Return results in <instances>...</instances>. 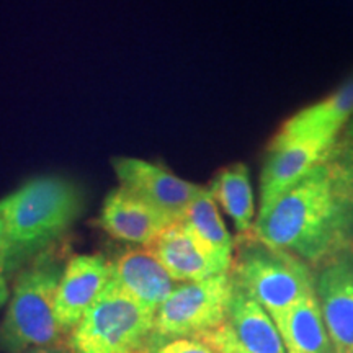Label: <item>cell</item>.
Masks as SVG:
<instances>
[{
	"label": "cell",
	"mask_w": 353,
	"mask_h": 353,
	"mask_svg": "<svg viewBox=\"0 0 353 353\" xmlns=\"http://www.w3.org/2000/svg\"><path fill=\"white\" fill-rule=\"evenodd\" d=\"M228 324L247 353H286L275 321L236 281Z\"/></svg>",
	"instance_id": "15"
},
{
	"label": "cell",
	"mask_w": 353,
	"mask_h": 353,
	"mask_svg": "<svg viewBox=\"0 0 353 353\" xmlns=\"http://www.w3.org/2000/svg\"><path fill=\"white\" fill-rule=\"evenodd\" d=\"M112 280L154 314L179 285L148 247L126 250L112 262Z\"/></svg>",
	"instance_id": "11"
},
{
	"label": "cell",
	"mask_w": 353,
	"mask_h": 353,
	"mask_svg": "<svg viewBox=\"0 0 353 353\" xmlns=\"http://www.w3.org/2000/svg\"><path fill=\"white\" fill-rule=\"evenodd\" d=\"M332 148L314 141L291 138L275 132L267 148L262 174H260V206L262 213L283 193L294 187L304 175L327 161Z\"/></svg>",
	"instance_id": "8"
},
{
	"label": "cell",
	"mask_w": 353,
	"mask_h": 353,
	"mask_svg": "<svg viewBox=\"0 0 353 353\" xmlns=\"http://www.w3.org/2000/svg\"><path fill=\"white\" fill-rule=\"evenodd\" d=\"M183 223L195 234L201 245L208 250L216 263L224 272H231L236 239L229 234L218 210V203L211 195L208 187H203L201 192L190 203Z\"/></svg>",
	"instance_id": "17"
},
{
	"label": "cell",
	"mask_w": 353,
	"mask_h": 353,
	"mask_svg": "<svg viewBox=\"0 0 353 353\" xmlns=\"http://www.w3.org/2000/svg\"><path fill=\"white\" fill-rule=\"evenodd\" d=\"M327 162L353 196V143L339 139L329 154Z\"/></svg>",
	"instance_id": "19"
},
{
	"label": "cell",
	"mask_w": 353,
	"mask_h": 353,
	"mask_svg": "<svg viewBox=\"0 0 353 353\" xmlns=\"http://www.w3.org/2000/svg\"><path fill=\"white\" fill-rule=\"evenodd\" d=\"M252 234L307 265L353 252V196L327 161L257 213Z\"/></svg>",
	"instance_id": "1"
},
{
	"label": "cell",
	"mask_w": 353,
	"mask_h": 353,
	"mask_svg": "<svg viewBox=\"0 0 353 353\" xmlns=\"http://www.w3.org/2000/svg\"><path fill=\"white\" fill-rule=\"evenodd\" d=\"M149 353H218L213 347L203 342L201 339L187 337V339H174V341H165L157 343L151 348Z\"/></svg>",
	"instance_id": "21"
},
{
	"label": "cell",
	"mask_w": 353,
	"mask_h": 353,
	"mask_svg": "<svg viewBox=\"0 0 353 353\" xmlns=\"http://www.w3.org/2000/svg\"><path fill=\"white\" fill-rule=\"evenodd\" d=\"M341 141H345V143H353V114L350 118V121L347 123L345 130L342 131V136L339 138Z\"/></svg>",
	"instance_id": "25"
},
{
	"label": "cell",
	"mask_w": 353,
	"mask_h": 353,
	"mask_svg": "<svg viewBox=\"0 0 353 353\" xmlns=\"http://www.w3.org/2000/svg\"><path fill=\"white\" fill-rule=\"evenodd\" d=\"M154 317L126 291L110 280L76 329L69 334L72 353H149Z\"/></svg>",
	"instance_id": "5"
},
{
	"label": "cell",
	"mask_w": 353,
	"mask_h": 353,
	"mask_svg": "<svg viewBox=\"0 0 353 353\" xmlns=\"http://www.w3.org/2000/svg\"><path fill=\"white\" fill-rule=\"evenodd\" d=\"M118 187L128 190L167 216L182 221L190 203L201 192V185L187 182L165 167L134 157H114L112 161Z\"/></svg>",
	"instance_id": "7"
},
{
	"label": "cell",
	"mask_w": 353,
	"mask_h": 353,
	"mask_svg": "<svg viewBox=\"0 0 353 353\" xmlns=\"http://www.w3.org/2000/svg\"><path fill=\"white\" fill-rule=\"evenodd\" d=\"M229 273L273 321L316 291V276L306 262L265 244L252 232L237 236Z\"/></svg>",
	"instance_id": "4"
},
{
	"label": "cell",
	"mask_w": 353,
	"mask_h": 353,
	"mask_svg": "<svg viewBox=\"0 0 353 353\" xmlns=\"http://www.w3.org/2000/svg\"><path fill=\"white\" fill-rule=\"evenodd\" d=\"M353 114V76L332 94L290 117L278 132L334 148Z\"/></svg>",
	"instance_id": "13"
},
{
	"label": "cell",
	"mask_w": 353,
	"mask_h": 353,
	"mask_svg": "<svg viewBox=\"0 0 353 353\" xmlns=\"http://www.w3.org/2000/svg\"><path fill=\"white\" fill-rule=\"evenodd\" d=\"M234 281L231 273L179 283L154 317V341L200 337L228 324Z\"/></svg>",
	"instance_id": "6"
},
{
	"label": "cell",
	"mask_w": 353,
	"mask_h": 353,
	"mask_svg": "<svg viewBox=\"0 0 353 353\" xmlns=\"http://www.w3.org/2000/svg\"><path fill=\"white\" fill-rule=\"evenodd\" d=\"M167 272L175 278L179 283L187 281H200L206 278L221 275L223 268L216 263L208 250L201 245L195 234L183 221H175L167 226L151 244L145 245Z\"/></svg>",
	"instance_id": "14"
},
{
	"label": "cell",
	"mask_w": 353,
	"mask_h": 353,
	"mask_svg": "<svg viewBox=\"0 0 353 353\" xmlns=\"http://www.w3.org/2000/svg\"><path fill=\"white\" fill-rule=\"evenodd\" d=\"M316 294L335 353H353V252L321 267Z\"/></svg>",
	"instance_id": "10"
},
{
	"label": "cell",
	"mask_w": 353,
	"mask_h": 353,
	"mask_svg": "<svg viewBox=\"0 0 353 353\" xmlns=\"http://www.w3.org/2000/svg\"><path fill=\"white\" fill-rule=\"evenodd\" d=\"M112 280V262L99 254H81L64 265L54 314L59 329L70 334Z\"/></svg>",
	"instance_id": "9"
},
{
	"label": "cell",
	"mask_w": 353,
	"mask_h": 353,
	"mask_svg": "<svg viewBox=\"0 0 353 353\" xmlns=\"http://www.w3.org/2000/svg\"><path fill=\"white\" fill-rule=\"evenodd\" d=\"M196 339H201L203 342L213 347L218 353H247L245 348L236 339V335H234L229 324L221 325L219 329L211 330L208 334H203Z\"/></svg>",
	"instance_id": "20"
},
{
	"label": "cell",
	"mask_w": 353,
	"mask_h": 353,
	"mask_svg": "<svg viewBox=\"0 0 353 353\" xmlns=\"http://www.w3.org/2000/svg\"><path fill=\"white\" fill-rule=\"evenodd\" d=\"M286 353H335L316 291L275 319Z\"/></svg>",
	"instance_id": "16"
},
{
	"label": "cell",
	"mask_w": 353,
	"mask_h": 353,
	"mask_svg": "<svg viewBox=\"0 0 353 353\" xmlns=\"http://www.w3.org/2000/svg\"><path fill=\"white\" fill-rule=\"evenodd\" d=\"M8 299H10V290H8L7 278L3 273H0V307H2Z\"/></svg>",
	"instance_id": "23"
},
{
	"label": "cell",
	"mask_w": 353,
	"mask_h": 353,
	"mask_svg": "<svg viewBox=\"0 0 353 353\" xmlns=\"http://www.w3.org/2000/svg\"><path fill=\"white\" fill-rule=\"evenodd\" d=\"M23 353H72V352H68L64 350V348L61 347H38V348H32V350H26Z\"/></svg>",
	"instance_id": "24"
},
{
	"label": "cell",
	"mask_w": 353,
	"mask_h": 353,
	"mask_svg": "<svg viewBox=\"0 0 353 353\" xmlns=\"http://www.w3.org/2000/svg\"><path fill=\"white\" fill-rule=\"evenodd\" d=\"M216 203L232 219L237 236H247L255 226L254 188L245 164H231L221 169L208 185Z\"/></svg>",
	"instance_id": "18"
},
{
	"label": "cell",
	"mask_w": 353,
	"mask_h": 353,
	"mask_svg": "<svg viewBox=\"0 0 353 353\" xmlns=\"http://www.w3.org/2000/svg\"><path fill=\"white\" fill-rule=\"evenodd\" d=\"M64 265L56 255L43 252L19 273L0 324V352L23 353L54 347L63 339L54 306Z\"/></svg>",
	"instance_id": "3"
},
{
	"label": "cell",
	"mask_w": 353,
	"mask_h": 353,
	"mask_svg": "<svg viewBox=\"0 0 353 353\" xmlns=\"http://www.w3.org/2000/svg\"><path fill=\"white\" fill-rule=\"evenodd\" d=\"M81 188L63 176H37L0 200L8 237L7 268L38 257L82 213Z\"/></svg>",
	"instance_id": "2"
},
{
	"label": "cell",
	"mask_w": 353,
	"mask_h": 353,
	"mask_svg": "<svg viewBox=\"0 0 353 353\" xmlns=\"http://www.w3.org/2000/svg\"><path fill=\"white\" fill-rule=\"evenodd\" d=\"M8 263V237L3 224L2 216H0V273L6 272Z\"/></svg>",
	"instance_id": "22"
},
{
	"label": "cell",
	"mask_w": 353,
	"mask_h": 353,
	"mask_svg": "<svg viewBox=\"0 0 353 353\" xmlns=\"http://www.w3.org/2000/svg\"><path fill=\"white\" fill-rule=\"evenodd\" d=\"M174 223L128 190L117 187L105 198L99 224L114 239L145 247Z\"/></svg>",
	"instance_id": "12"
}]
</instances>
